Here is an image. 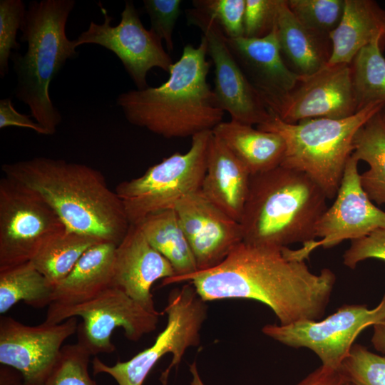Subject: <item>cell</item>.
<instances>
[{
	"label": "cell",
	"mask_w": 385,
	"mask_h": 385,
	"mask_svg": "<svg viewBox=\"0 0 385 385\" xmlns=\"http://www.w3.org/2000/svg\"><path fill=\"white\" fill-rule=\"evenodd\" d=\"M26 9L21 0L0 1V76L4 78L9 71V61L12 49H19L16 41Z\"/></svg>",
	"instance_id": "obj_33"
},
{
	"label": "cell",
	"mask_w": 385,
	"mask_h": 385,
	"mask_svg": "<svg viewBox=\"0 0 385 385\" xmlns=\"http://www.w3.org/2000/svg\"><path fill=\"white\" fill-rule=\"evenodd\" d=\"M138 225L148 242L173 266L175 275L170 278L180 277L198 271L194 255L174 208L149 215Z\"/></svg>",
	"instance_id": "obj_25"
},
{
	"label": "cell",
	"mask_w": 385,
	"mask_h": 385,
	"mask_svg": "<svg viewBox=\"0 0 385 385\" xmlns=\"http://www.w3.org/2000/svg\"><path fill=\"white\" fill-rule=\"evenodd\" d=\"M21 385H24V383Z\"/></svg>",
	"instance_id": "obj_43"
},
{
	"label": "cell",
	"mask_w": 385,
	"mask_h": 385,
	"mask_svg": "<svg viewBox=\"0 0 385 385\" xmlns=\"http://www.w3.org/2000/svg\"><path fill=\"white\" fill-rule=\"evenodd\" d=\"M339 370L356 385H385V356L354 343Z\"/></svg>",
	"instance_id": "obj_32"
},
{
	"label": "cell",
	"mask_w": 385,
	"mask_h": 385,
	"mask_svg": "<svg viewBox=\"0 0 385 385\" xmlns=\"http://www.w3.org/2000/svg\"><path fill=\"white\" fill-rule=\"evenodd\" d=\"M181 0H144L150 29L165 43L168 51L173 50V33L181 14Z\"/></svg>",
	"instance_id": "obj_35"
},
{
	"label": "cell",
	"mask_w": 385,
	"mask_h": 385,
	"mask_svg": "<svg viewBox=\"0 0 385 385\" xmlns=\"http://www.w3.org/2000/svg\"><path fill=\"white\" fill-rule=\"evenodd\" d=\"M204 36L196 47L184 46L171 66L168 79L157 87L119 94L117 105L131 124L165 138L192 137L212 130L225 111L207 81L212 64Z\"/></svg>",
	"instance_id": "obj_3"
},
{
	"label": "cell",
	"mask_w": 385,
	"mask_h": 385,
	"mask_svg": "<svg viewBox=\"0 0 385 385\" xmlns=\"http://www.w3.org/2000/svg\"><path fill=\"white\" fill-rule=\"evenodd\" d=\"M186 18L189 24L199 28L206 40L207 53L214 66L213 91L220 108L234 121L250 125L266 122L269 111L242 71L217 21L197 8L187 10Z\"/></svg>",
	"instance_id": "obj_15"
},
{
	"label": "cell",
	"mask_w": 385,
	"mask_h": 385,
	"mask_svg": "<svg viewBox=\"0 0 385 385\" xmlns=\"http://www.w3.org/2000/svg\"><path fill=\"white\" fill-rule=\"evenodd\" d=\"M373 329L371 344L377 351L385 354V319L374 324Z\"/></svg>",
	"instance_id": "obj_41"
},
{
	"label": "cell",
	"mask_w": 385,
	"mask_h": 385,
	"mask_svg": "<svg viewBox=\"0 0 385 385\" xmlns=\"http://www.w3.org/2000/svg\"><path fill=\"white\" fill-rule=\"evenodd\" d=\"M91 355L79 344L63 345L42 385H98L88 371Z\"/></svg>",
	"instance_id": "obj_31"
},
{
	"label": "cell",
	"mask_w": 385,
	"mask_h": 385,
	"mask_svg": "<svg viewBox=\"0 0 385 385\" xmlns=\"http://www.w3.org/2000/svg\"><path fill=\"white\" fill-rule=\"evenodd\" d=\"M296 385H356L339 369L321 365Z\"/></svg>",
	"instance_id": "obj_39"
},
{
	"label": "cell",
	"mask_w": 385,
	"mask_h": 385,
	"mask_svg": "<svg viewBox=\"0 0 385 385\" xmlns=\"http://www.w3.org/2000/svg\"><path fill=\"white\" fill-rule=\"evenodd\" d=\"M116 247L113 242L102 241L86 250L69 274L54 286L52 303H83L112 287Z\"/></svg>",
	"instance_id": "obj_22"
},
{
	"label": "cell",
	"mask_w": 385,
	"mask_h": 385,
	"mask_svg": "<svg viewBox=\"0 0 385 385\" xmlns=\"http://www.w3.org/2000/svg\"><path fill=\"white\" fill-rule=\"evenodd\" d=\"M375 258L385 262V228L374 230L369 235L351 241L342 256L344 265L354 269L367 259Z\"/></svg>",
	"instance_id": "obj_37"
},
{
	"label": "cell",
	"mask_w": 385,
	"mask_h": 385,
	"mask_svg": "<svg viewBox=\"0 0 385 385\" xmlns=\"http://www.w3.org/2000/svg\"><path fill=\"white\" fill-rule=\"evenodd\" d=\"M23 377L17 370L4 365L0 369V385H21Z\"/></svg>",
	"instance_id": "obj_40"
},
{
	"label": "cell",
	"mask_w": 385,
	"mask_h": 385,
	"mask_svg": "<svg viewBox=\"0 0 385 385\" xmlns=\"http://www.w3.org/2000/svg\"><path fill=\"white\" fill-rule=\"evenodd\" d=\"M279 0H246L244 36L260 38L271 32L277 19Z\"/></svg>",
	"instance_id": "obj_36"
},
{
	"label": "cell",
	"mask_w": 385,
	"mask_h": 385,
	"mask_svg": "<svg viewBox=\"0 0 385 385\" xmlns=\"http://www.w3.org/2000/svg\"><path fill=\"white\" fill-rule=\"evenodd\" d=\"M287 123L314 118H345L357 111L351 64H329L313 74L300 75L293 89L264 101Z\"/></svg>",
	"instance_id": "obj_14"
},
{
	"label": "cell",
	"mask_w": 385,
	"mask_h": 385,
	"mask_svg": "<svg viewBox=\"0 0 385 385\" xmlns=\"http://www.w3.org/2000/svg\"><path fill=\"white\" fill-rule=\"evenodd\" d=\"M380 38L361 48L351 63L357 111L375 102L385 103V58Z\"/></svg>",
	"instance_id": "obj_29"
},
{
	"label": "cell",
	"mask_w": 385,
	"mask_h": 385,
	"mask_svg": "<svg viewBox=\"0 0 385 385\" xmlns=\"http://www.w3.org/2000/svg\"><path fill=\"white\" fill-rule=\"evenodd\" d=\"M327 197L306 174L279 166L252 175L240 225L242 242L282 249L317 240Z\"/></svg>",
	"instance_id": "obj_4"
},
{
	"label": "cell",
	"mask_w": 385,
	"mask_h": 385,
	"mask_svg": "<svg viewBox=\"0 0 385 385\" xmlns=\"http://www.w3.org/2000/svg\"><path fill=\"white\" fill-rule=\"evenodd\" d=\"M1 170L38 194L68 230L117 245L128 232L130 223L120 199L92 167L35 157L3 164Z\"/></svg>",
	"instance_id": "obj_2"
},
{
	"label": "cell",
	"mask_w": 385,
	"mask_h": 385,
	"mask_svg": "<svg viewBox=\"0 0 385 385\" xmlns=\"http://www.w3.org/2000/svg\"><path fill=\"white\" fill-rule=\"evenodd\" d=\"M213 134L247 168L250 175L265 173L281 165L286 145L277 133L234 120L221 122Z\"/></svg>",
	"instance_id": "obj_23"
},
{
	"label": "cell",
	"mask_w": 385,
	"mask_h": 385,
	"mask_svg": "<svg viewBox=\"0 0 385 385\" xmlns=\"http://www.w3.org/2000/svg\"><path fill=\"white\" fill-rule=\"evenodd\" d=\"M165 312L168 316L166 326L153 344L120 364V372L130 385H143L159 359L170 353V364L160 378L162 384L166 385L169 372L180 364L188 348L200 344L207 305L191 284L170 292Z\"/></svg>",
	"instance_id": "obj_11"
},
{
	"label": "cell",
	"mask_w": 385,
	"mask_h": 385,
	"mask_svg": "<svg viewBox=\"0 0 385 385\" xmlns=\"http://www.w3.org/2000/svg\"><path fill=\"white\" fill-rule=\"evenodd\" d=\"M287 6L299 21L322 38L339 24L344 0H286Z\"/></svg>",
	"instance_id": "obj_30"
},
{
	"label": "cell",
	"mask_w": 385,
	"mask_h": 385,
	"mask_svg": "<svg viewBox=\"0 0 385 385\" xmlns=\"http://www.w3.org/2000/svg\"><path fill=\"white\" fill-rule=\"evenodd\" d=\"M358 164L359 160L351 155L334 202L317 223L315 235L319 240L304 244L297 250L282 248L287 258L302 261L319 247L331 248L344 240H357L385 228V212L377 207L363 190Z\"/></svg>",
	"instance_id": "obj_13"
},
{
	"label": "cell",
	"mask_w": 385,
	"mask_h": 385,
	"mask_svg": "<svg viewBox=\"0 0 385 385\" xmlns=\"http://www.w3.org/2000/svg\"><path fill=\"white\" fill-rule=\"evenodd\" d=\"M76 317L58 324H24L0 319V363L17 370L24 385H42L55 366L63 342L78 329Z\"/></svg>",
	"instance_id": "obj_16"
},
{
	"label": "cell",
	"mask_w": 385,
	"mask_h": 385,
	"mask_svg": "<svg viewBox=\"0 0 385 385\" xmlns=\"http://www.w3.org/2000/svg\"><path fill=\"white\" fill-rule=\"evenodd\" d=\"M230 50L246 78L262 101L289 92L300 74L284 63L276 24L270 34L260 38H227Z\"/></svg>",
	"instance_id": "obj_19"
},
{
	"label": "cell",
	"mask_w": 385,
	"mask_h": 385,
	"mask_svg": "<svg viewBox=\"0 0 385 385\" xmlns=\"http://www.w3.org/2000/svg\"><path fill=\"white\" fill-rule=\"evenodd\" d=\"M380 38L385 43V11L372 0H344L337 26L329 34V64H351L358 52Z\"/></svg>",
	"instance_id": "obj_21"
},
{
	"label": "cell",
	"mask_w": 385,
	"mask_h": 385,
	"mask_svg": "<svg viewBox=\"0 0 385 385\" xmlns=\"http://www.w3.org/2000/svg\"><path fill=\"white\" fill-rule=\"evenodd\" d=\"M276 29L281 52L296 66L299 74H313L327 63L330 56L321 43L323 38L299 21L286 0L278 1Z\"/></svg>",
	"instance_id": "obj_24"
},
{
	"label": "cell",
	"mask_w": 385,
	"mask_h": 385,
	"mask_svg": "<svg viewBox=\"0 0 385 385\" xmlns=\"http://www.w3.org/2000/svg\"><path fill=\"white\" fill-rule=\"evenodd\" d=\"M174 209L198 271L217 266L242 242L240 222L210 202L200 190L182 198Z\"/></svg>",
	"instance_id": "obj_17"
},
{
	"label": "cell",
	"mask_w": 385,
	"mask_h": 385,
	"mask_svg": "<svg viewBox=\"0 0 385 385\" xmlns=\"http://www.w3.org/2000/svg\"><path fill=\"white\" fill-rule=\"evenodd\" d=\"M103 23L91 21L87 30L73 40L75 46L93 43L112 51L120 59L137 89L148 86L147 74L153 68L169 73L173 61L163 48L162 40L151 30L146 29L132 1H126L120 21L113 26L112 16L99 4Z\"/></svg>",
	"instance_id": "obj_12"
},
{
	"label": "cell",
	"mask_w": 385,
	"mask_h": 385,
	"mask_svg": "<svg viewBox=\"0 0 385 385\" xmlns=\"http://www.w3.org/2000/svg\"><path fill=\"white\" fill-rule=\"evenodd\" d=\"M192 4L212 17L227 38L244 36L246 0H195Z\"/></svg>",
	"instance_id": "obj_34"
},
{
	"label": "cell",
	"mask_w": 385,
	"mask_h": 385,
	"mask_svg": "<svg viewBox=\"0 0 385 385\" xmlns=\"http://www.w3.org/2000/svg\"><path fill=\"white\" fill-rule=\"evenodd\" d=\"M251 175L247 168L213 134L211 136L202 194L240 222L248 195Z\"/></svg>",
	"instance_id": "obj_20"
},
{
	"label": "cell",
	"mask_w": 385,
	"mask_h": 385,
	"mask_svg": "<svg viewBox=\"0 0 385 385\" xmlns=\"http://www.w3.org/2000/svg\"><path fill=\"white\" fill-rule=\"evenodd\" d=\"M385 319V293L373 309L364 304H344L327 317L302 320L287 325L266 324L262 332L287 346L307 348L322 365L339 369L359 334Z\"/></svg>",
	"instance_id": "obj_10"
},
{
	"label": "cell",
	"mask_w": 385,
	"mask_h": 385,
	"mask_svg": "<svg viewBox=\"0 0 385 385\" xmlns=\"http://www.w3.org/2000/svg\"><path fill=\"white\" fill-rule=\"evenodd\" d=\"M102 241L66 229L47 241L31 262L55 286L69 274L86 250Z\"/></svg>",
	"instance_id": "obj_28"
},
{
	"label": "cell",
	"mask_w": 385,
	"mask_h": 385,
	"mask_svg": "<svg viewBox=\"0 0 385 385\" xmlns=\"http://www.w3.org/2000/svg\"><path fill=\"white\" fill-rule=\"evenodd\" d=\"M54 286L31 261L0 270V314L24 301L34 308L53 302Z\"/></svg>",
	"instance_id": "obj_27"
},
{
	"label": "cell",
	"mask_w": 385,
	"mask_h": 385,
	"mask_svg": "<svg viewBox=\"0 0 385 385\" xmlns=\"http://www.w3.org/2000/svg\"><path fill=\"white\" fill-rule=\"evenodd\" d=\"M212 135V130H206L193 135L186 153H173L141 176L122 181L115 187L130 225H138L149 215L174 208L182 198L200 189Z\"/></svg>",
	"instance_id": "obj_7"
},
{
	"label": "cell",
	"mask_w": 385,
	"mask_h": 385,
	"mask_svg": "<svg viewBox=\"0 0 385 385\" xmlns=\"http://www.w3.org/2000/svg\"><path fill=\"white\" fill-rule=\"evenodd\" d=\"M30 115L21 114L14 107L10 98L0 100V128L17 126L29 128L45 135H49L48 130L37 122H34Z\"/></svg>",
	"instance_id": "obj_38"
},
{
	"label": "cell",
	"mask_w": 385,
	"mask_h": 385,
	"mask_svg": "<svg viewBox=\"0 0 385 385\" xmlns=\"http://www.w3.org/2000/svg\"><path fill=\"white\" fill-rule=\"evenodd\" d=\"M382 112L385 120V108L383 109Z\"/></svg>",
	"instance_id": "obj_42"
},
{
	"label": "cell",
	"mask_w": 385,
	"mask_h": 385,
	"mask_svg": "<svg viewBox=\"0 0 385 385\" xmlns=\"http://www.w3.org/2000/svg\"><path fill=\"white\" fill-rule=\"evenodd\" d=\"M160 314L147 310L118 288L110 287L83 303L51 304L44 322L58 324L71 317H81L77 343L93 356L115 350L111 336L118 327L123 329L128 339L137 342L156 329Z\"/></svg>",
	"instance_id": "obj_8"
},
{
	"label": "cell",
	"mask_w": 385,
	"mask_h": 385,
	"mask_svg": "<svg viewBox=\"0 0 385 385\" xmlns=\"http://www.w3.org/2000/svg\"><path fill=\"white\" fill-rule=\"evenodd\" d=\"M174 275L170 262L148 242L140 227L130 225L115 248L112 287L147 310L159 313L155 308L151 287L155 281Z\"/></svg>",
	"instance_id": "obj_18"
},
{
	"label": "cell",
	"mask_w": 385,
	"mask_h": 385,
	"mask_svg": "<svg viewBox=\"0 0 385 385\" xmlns=\"http://www.w3.org/2000/svg\"><path fill=\"white\" fill-rule=\"evenodd\" d=\"M382 111L356 132L352 153L369 166L360 174V182L370 200L377 205H385V120Z\"/></svg>",
	"instance_id": "obj_26"
},
{
	"label": "cell",
	"mask_w": 385,
	"mask_h": 385,
	"mask_svg": "<svg viewBox=\"0 0 385 385\" xmlns=\"http://www.w3.org/2000/svg\"><path fill=\"white\" fill-rule=\"evenodd\" d=\"M282 249L241 242L217 266L164 279L162 284L189 281L205 302L256 300L269 307L281 325L321 319L336 282L335 274L329 268L314 274L304 260L287 259Z\"/></svg>",
	"instance_id": "obj_1"
},
{
	"label": "cell",
	"mask_w": 385,
	"mask_h": 385,
	"mask_svg": "<svg viewBox=\"0 0 385 385\" xmlns=\"http://www.w3.org/2000/svg\"><path fill=\"white\" fill-rule=\"evenodd\" d=\"M74 0H41L29 2L21 31L26 42L24 54L12 53L11 59L17 77L14 93L26 104L36 122L49 135L56 132L62 117L49 94L52 79L68 59L78 56L66 26Z\"/></svg>",
	"instance_id": "obj_5"
},
{
	"label": "cell",
	"mask_w": 385,
	"mask_h": 385,
	"mask_svg": "<svg viewBox=\"0 0 385 385\" xmlns=\"http://www.w3.org/2000/svg\"><path fill=\"white\" fill-rule=\"evenodd\" d=\"M384 108L385 103L375 102L348 118H314L292 124L282 121L267 108L268 120L257 128L284 139L286 149L281 166L306 174L328 199H333L354 152L355 134Z\"/></svg>",
	"instance_id": "obj_6"
},
{
	"label": "cell",
	"mask_w": 385,
	"mask_h": 385,
	"mask_svg": "<svg viewBox=\"0 0 385 385\" xmlns=\"http://www.w3.org/2000/svg\"><path fill=\"white\" fill-rule=\"evenodd\" d=\"M66 229L55 211L31 188L0 180V270L31 261L40 248Z\"/></svg>",
	"instance_id": "obj_9"
}]
</instances>
